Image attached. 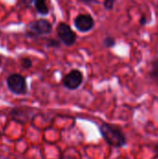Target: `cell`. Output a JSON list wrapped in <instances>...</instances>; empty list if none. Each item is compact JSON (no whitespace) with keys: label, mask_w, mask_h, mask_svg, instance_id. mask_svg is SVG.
I'll return each instance as SVG.
<instances>
[{"label":"cell","mask_w":158,"mask_h":159,"mask_svg":"<svg viewBox=\"0 0 158 159\" xmlns=\"http://www.w3.org/2000/svg\"><path fill=\"white\" fill-rule=\"evenodd\" d=\"M2 60H3V58H2V56L0 55V66H1V64H2Z\"/></svg>","instance_id":"19"},{"label":"cell","mask_w":158,"mask_h":159,"mask_svg":"<svg viewBox=\"0 0 158 159\" xmlns=\"http://www.w3.org/2000/svg\"><path fill=\"white\" fill-rule=\"evenodd\" d=\"M0 35H1V30H0Z\"/></svg>","instance_id":"21"},{"label":"cell","mask_w":158,"mask_h":159,"mask_svg":"<svg viewBox=\"0 0 158 159\" xmlns=\"http://www.w3.org/2000/svg\"><path fill=\"white\" fill-rule=\"evenodd\" d=\"M56 32H57V36H58L59 40L61 43H63L65 46L72 47L73 45L75 44L77 35L72 30V28L69 24H67L63 21L60 22L57 25Z\"/></svg>","instance_id":"5"},{"label":"cell","mask_w":158,"mask_h":159,"mask_svg":"<svg viewBox=\"0 0 158 159\" xmlns=\"http://www.w3.org/2000/svg\"><path fill=\"white\" fill-rule=\"evenodd\" d=\"M84 81L83 73L78 69H73L67 73L61 80V83L68 90H76L81 87Z\"/></svg>","instance_id":"6"},{"label":"cell","mask_w":158,"mask_h":159,"mask_svg":"<svg viewBox=\"0 0 158 159\" xmlns=\"http://www.w3.org/2000/svg\"><path fill=\"white\" fill-rule=\"evenodd\" d=\"M1 137H2V133H1V131H0V140H1Z\"/></svg>","instance_id":"20"},{"label":"cell","mask_w":158,"mask_h":159,"mask_svg":"<svg viewBox=\"0 0 158 159\" xmlns=\"http://www.w3.org/2000/svg\"><path fill=\"white\" fill-rule=\"evenodd\" d=\"M74 25L80 33H88L95 27V20L90 14H79L74 18Z\"/></svg>","instance_id":"7"},{"label":"cell","mask_w":158,"mask_h":159,"mask_svg":"<svg viewBox=\"0 0 158 159\" xmlns=\"http://www.w3.org/2000/svg\"><path fill=\"white\" fill-rule=\"evenodd\" d=\"M99 132L104 142L113 148H124L128 144L127 135L118 126L109 122H102L99 125Z\"/></svg>","instance_id":"1"},{"label":"cell","mask_w":158,"mask_h":159,"mask_svg":"<svg viewBox=\"0 0 158 159\" xmlns=\"http://www.w3.org/2000/svg\"><path fill=\"white\" fill-rule=\"evenodd\" d=\"M53 27L49 20L46 19H38L31 21L26 27V35L30 38H35L47 35L52 33Z\"/></svg>","instance_id":"3"},{"label":"cell","mask_w":158,"mask_h":159,"mask_svg":"<svg viewBox=\"0 0 158 159\" xmlns=\"http://www.w3.org/2000/svg\"><path fill=\"white\" fill-rule=\"evenodd\" d=\"M36 110L33 107L28 106H15L10 109L8 116L10 119L20 125H26L29 122H32L36 116Z\"/></svg>","instance_id":"2"},{"label":"cell","mask_w":158,"mask_h":159,"mask_svg":"<svg viewBox=\"0 0 158 159\" xmlns=\"http://www.w3.org/2000/svg\"><path fill=\"white\" fill-rule=\"evenodd\" d=\"M115 1H116V0H104V1H103V7H104V8L107 9V10H112V9H114Z\"/></svg>","instance_id":"14"},{"label":"cell","mask_w":158,"mask_h":159,"mask_svg":"<svg viewBox=\"0 0 158 159\" xmlns=\"http://www.w3.org/2000/svg\"><path fill=\"white\" fill-rule=\"evenodd\" d=\"M155 152H156V156L158 157V143H156V145H155Z\"/></svg>","instance_id":"18"},{"label":"cell","mask_w":158,"mask_h":159,"mask_svg":"<svg viewBox=\"0 0 158 159\" xmlns=\"http://www.w3.org/2000/svg\"><path fill=\"white\" fill-rule=\"evenodd\" d=\"M20 3L25 7H29L33 5V3H34V0H20Z\"/></svg>","instance_id":"15"},{"label":"cell","mask_w":158,"mask_h":159,"mask_svg":"<svg viewBox=\"0 0 158 159\" xmlns=\"http://www.w3.org/2000/svg\"><path fill=\"white\" fill-rule=\"evenodd\" d=\"M59 159H81V157L78 154H75L74 152L73 153L68 152V149H67L65 152L61 153Z\"/></svg>","instance_id":"11"},{"label":"cell","mask_w":158,"mask_h":159,"mask_svg":"<svg viewBox=\"0 0 158 159\" xmlns=\"http://www.w3.org/2000/svg\"><path fill=\"white\" fill-rule=\"evenodd\" d=\"M34 8L36 12L42 16H46L49 13V7L47 4V0H34Z\"/></svg>","instance_id":"8"},{"label":"cell","mask_w":158,"mask_h":159,"mask_svg":"<svg viewBox=\"0 0 158 159\" xmlns=\"http://www.w3.org/2000/svg\"><path fill=\"white\" fill-rule=\"evenodd\" d=\"M84 4H87V5H90V4H98L99 1L98 0H78Z\"/></svg>","instance_id":"17"},{"label":"cell","mask_w":158,"mask_h":159,"mask_svg":"<svg viewBox=\"0 0 158 159\" xmlns=\"http://www.w3.org/2000/svg\"><path fill=\"white\" fill-rule=\"evenodd\" d=\"M20 66L23 69H30L33 66V61L30 58L28 57H23L20 60Z\"/></svg>","instance_id":"13"},{"label":"cell","mask_w":158,"mask_h":159,"mask_svg":"<svg viewBox=\"0 0 158 159\" xmlns=\"http://www.w3.org/2000/svg\"><path fill=\"white\" fill-rule=\"evenodd\" d=\"M6 83L8 90L16 96H23L28 92L26 78L19 73L10 74L7 77Z\"/></svg>","instance_id":"4"},{"label":"cell","mask_w":158,"mask_h":159,"mask_svg":"<svg viewBox=\"0 0 158 159\" xmlns=\"http://www.w3.org/2000/svg\"><path fill=\"white\" fill-rule=\"evenodd\" d=\"M46 46L47 48H59L61 47V41L57 40L55 38H49L47 40Z\"/></svg>","instance_id":"12"},{"label":"cell","mask_w":158,"mask_h":159,"mask_svg":"<svg viewBox=\"0 0 158 159\" xmlns=\"http://www.w3.org/2000/svg\"><path fill=\"white\" fill-rule=\"evenodd\" d=\"M139 22H140V24L141 25H142V26H144V25H146L147 24V22H148V19H147V17L143 14V15H142L141 16V18H140V20H139Z\"/></svg>","instance_id":"16"},{"label":"cell","mask_w":158,"mask_h":159,"mask_svg":"<svg viewBox=\"0 0 158 159\" xmlns=\"http://www.w3.org/2000/svg\"><path fill=\"white\" fill-rule=\"evenodd\" d=\"M102 45L106 48H112L116 45V40L114 36L112 35H107L103 38L102 40Z\"/></svg>","instance_id":"10"},{"label":"cell","mask_w":158,"mask_h":159,"mask_svg":"<svg viewBox=\"0 0 158 159\" xmlns=\"http://www.w3.org/2000/svg\"><path fill=\"white\" fill-rule=\"evenodd\" d=\"M157 34H158V27H157Z\"/></svg>","instance_id":"22"},{"label":"cell","mask_w":158,"mask_h":159,"mask_svg":"<svg viewBox=\"0 0 158 159\" xmlns=\"http://www.w3.org/2000/svg\"><path fill=\"white\" fill-rule=\"evenodd\" d=\"M150 79L158 84V59L154 60L150 64V69L148 72Z\"/></svg>","instance_id":"9"}]
</instances>
